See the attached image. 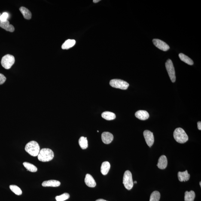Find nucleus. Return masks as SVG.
I'll return each instance as SVG.
<instances>
[{"mask_svg":"<svg viewBox=\"0 0 201 201\" xmlns=\"http://www.w3.org/2000/svg\"><path fill=\"white\" fill-rule=\"evenodd\" d=\"M54 157L53 152L49 148L41 149L38 155L39 161L43 162L50 161L53 159Z\"/></svg>","mask_w":201,"mask_h":201,"instance_id":"f257e3e1","label":"nucleus"},{"mask_svg":"<svg viewBox=\"0 0 201 201\" xmlns=\"http://www.w3.org/2000/svg\"><path fill=\"white\" fill-rule=\"evenodd\" d=\"M25 149L31 156H38L40 151V146L37 141H31L27 144Z\"/></svg>","mask_w":201,"mask_h":201,"instance_id":"f03ea898","label":"nucleus"},{"mask_svg":"<svg viewBox=\"0 0 201 201\" xmlns=\"http://www.w3.org/2000/svg\"><path fill=\"white\" fill-rule=\"evenodd\" d=\"M174 139L177 142L184 144L188 141V137L185 131L181 128H177L174 132Z\"/></svg>","mask_w":201,"mask_h":201,"instance_id":"7ed1b4c3","label":"nucleus"},{"mask_svg":"<svg viewBox=\"0 0 201 201\" xmlns=\"http://www.w3.org/2000/svg\"><path fill=\"white\" fill-rule=\"evenodd\" d=\"M123 184L128 190H130L133 187V181L130 171L129 170L125 171L123 176Z\"/></svg>","mask_w":201,"mask_h":201,"instance_id":"20e7f679","label":"nucleus"},{"mask_svg":"<svg viewBox=\"0 0 201 201\" xmlns=\"http://www.w3.org/2000/svg\"><path fill=\"white\" fill-rule=\"evenodd\" d=\"M15 62L14 57L13 55L7 54L1 59V63L2 66L6 69H10Z\"/></svg>","mask_w":201,"mask_h":201,"instance_id":"39448f33","label":"nucleus"},{"mask_svg":"<svg viewBox=\"0 0 201 201\" xmlns=\"http://www.w3.org/2000/svg\"><path fill=\"white\" fill-rule=\"evenodd\" d=\"M110 84L112 87L123 90H126L129 85L127 82L119 79H114L110 80Z\"/></svg>","mask_w":201,"mask_h":201,"instance_id":"423d86ee","label":"nucleus"},{"mask_svg":"<svg viewBox=\"0 0 201 201\" xmlns=\"http://www.w3.org/2000/svg\"><path fill=\"white\" fill-rule=\"evenodd\" d=\"M165 66L171 81L172 82H175L176 80L175 68L171 59H169L167 60L165 63Z\"/></svg>","mask_w":201,"mask_h":201,"instance_id":"0eeeda50","label":"nucleus"},{"mask_svg":"<svg viewBox=\"0 0 201 201\" xmlns=\"http://www.w3.org/2000/svg\"><path fill=\"white\" fill-rule=\"evenodd\" d=\"M152 41L153 44L156 47L163 51H167L170 48L169 46L166 43L162 40L158 39H154Z\"/></svg>","mask_w":201,"mask_h":201,"instance_id":"6e6552de","label":"nucleus"},{"mask_svg":"<svg viewBox=\"0 0 201 201\" xmlns=\"http://www.w3.org/2000/svg\"><path fill=\"white\" fill-rule=\"evenodd\" d=\"M144 135L146 143L149 147L153 145L154 142V135L153 133L148 130L144 131Z\"/></svg>","mask_w":201,"mask_h":201,"instance_id":"1a4fd4ad","label":"nucleus"},{"mask_svg":"<svg viewBox=\"0 0 201 201\" xmlns=\"http://www.w3.org/2000/svg\"><path fill=\"white\" fill-rule=\"evenodd\" d=\"M114 137L113 134L108 132H104L101 135L103 142L106 144H110L113 141Z\"/></svg>","mask_w":201,"mask_h":201,"instance_id":"9d476101","label":"nucleus"},{"mask_svg":"<svg viewBox=\"0 0 201 201\" xmlns=\"http://www.w3.org/2000/svg\"><path fill=\"white\" fill-rule=\"evenodd\" d=\"M168 165L167 159L165 155L161 156L158 159L157 165L158 168L159 169H163L166 168Z\"/></svg>","mask_w":201,"mask_h":201,"instance_id":"9b49d317","label":"nucleus"},{"mask_svg":"<svg viewBox=\"0 0 201 201\" xmlns=\"http://www.w3.org/2000/svg\"><path fill=\"white\" fill-rule=\"evenodd\" d=\"M1 15V14L0 13V16ZM0 27L5 30L10 32H13L15 31L14 27L13 25L10 24V22L8 20L5 22H3L0 20Z\"/></svg>","mask_w":201,"mask_h":201,"instance_id":"f8f14e48","label":"nucleus"},{"mask_svg":"<svg viewBox=\"0 0 201 201\" xmlns=\"http://www.w3.org/2000/svg\"><path fill=\"white\" fill-rule=\"evenodd\" d=\"M85 182L86 185L90 187H95L96 186V183L93 177L90 174H86L85 179Z\"/></svg>","mask_w":201,"mask_h":201,"instance_id":"ddd939ff","label":"nucleus"},{"mask_svg":"<svg viewBox=\"0 0 201 201\" xmlns=\"http://www.w3.org/2000/svg\"><path fill=\"white\" fill-rule=\"evenodd\" d=\"M135 115L137 118L141 120H145L149 117L148 113L144 110H139L137 111Z\"/></svg>","mask_w":201,"mask_h":201,"instance_id":"4468645a","label":"nucleus"},{"mask_svg":"<svg viewBox=\"0 0 201 201\" xmlns=\"http://www.w3.org/2000/svg\"><path fill=\"white\" fill-rule=\"evenodd\" d=\"M60 185V182L56 180H50L43 182L42 184L43 187H59Z\"/></svg>","mask_w":201,"mask_h":201,"instance_id":"2eb2a0df","label":"nucleus"},{"mask_svg":"<svg viewBox=\"0 0 201 201\" xmlns=\"http://www.w3.org/2000/svg\"><path fill=\"white\" fill-rule=\"evenodd\" d=\"M190 174L188 173L187 170L184 171V172H178V180L181 182H185L188 181L190 179Z\"/></svg>","mask_w":201,"mask_h":201,"instance_id":"dca6fc26","label":"nucleus"},{"mask_svg":"<svg viewBox=\"0 0 201 201\" xmlns=\"http://www.w3.org/2000/svg\"><path fill=\"white\" fill-rule=\"evenodd\" d=\"M110 168V164L108 161H105L103 162L101 165V172L102 175H106L108 173Z\"/></svg>","mask_w":201,"mask_h":201,"instance_id":"f3484780","label":"nucleus"},{"mask_svg":"<svg viewBox=\"0 0 201 201\" xmlns=\"http://www.w3.org/2000/svg\"><path fill=\"white\" fill-rule=\"evenodd\" d=\"M19 10L25 19L29 20L31 18L32 14L28 9L24 7H20Z\"/></svg>","mask_w":201,"mask_h":201,"instance_id":"a211bd4d","label":"nucleus"},{"mask_svg":"<svg viewBox=\"0 0 201 201\" xmlns=\"http://www.w3.org/2000/svg\"><path fill=\"white\" fill-rule=\"evenodd\" d=\"M103 118L107 120H114L116 117V114L110 111H105L101 115Z\"/></svg>","mask_w":201,"mask_h":201,"instance_id":"6ab92c4d","label":"nucleus"},{"mask_svg":"<svg viewBox=\"0 0 201 201\" xmlns=\"http://www.w3.org/2000/svg\"><path fill=\"white\" fill-rule=\"evenodd\" d=\"M76 41L74 40L68 39L67 40L65 43L63 44L62 48L63 49H68L72 47L75 45Z\"/></svg>","mask_w":201,"mask_h":201,"instance_id":"aec40b11","label":"nucleus"},{"mask_svg":"<svg viewBox=\"0 0 201 201\" xmlns=\"http://www.w3.org/2000/svg\"><path fill=\"white\" fill-rule=\"evenodd\" d=\"M195 197V192L193 191H191L190 192L186 191L185 193V201H194Z\"/></svg>","mask_w":201,"mask_h":201,"instance_id":"412c9836","label":"nucleus"},{"mask_svg":"<svg viewBox=\"0 0 201 201\" xmlns=\"http://www.w3.org/2000/svg\"><path fill=\"white\" fill-rule=\"evenodd\" d=\"M179 56L180 59H181V60L183 61L185 63H186L188 64V65H193L194 62L193 60L191 59L190 58H189L187 56H186V55L184 54L183 53H180L179 54Z\"/></svg>","mask_w":201,"mask_h":201,"instance_id":"4be33fe9","label":"nucleus"},{"mask_svg":"<svg viewBox=\"0 0 201 201\" xmlns=\"http://www.w3.org/2000/svg\"><path fill=\"white\" fill-rule=\"evenodd\" d=\"M79 144L80 147L82 149H85L88 147V141L87 138L84 137H80L79 140Z\"/></svg>","mask_w":201,"mask_h":201,"instance_id":"5701e85b","label":"nucleus"},{"mask_svg":"<svg viewBox=\"0 0 201 201\" xmlns=\"http://www.w3.org/2000/svg\"><path fill=\"white\" fill-rule=\"evenodd\" d=\"M24 166L27 169V171H30L31 172H36L37 171V168L35 165L27 162H24L23 164Z\"/></svg>","mask_w":201,"mask_h":201,"instance_id":"b1692460","label":"nucleus"},{"mask_svg":"<svg viewBox=\"0 0 201 201\" xmlns=\"http://www.w3.org/2000/svg\"><path fill=\"white\" fill-rule=\"evenodd\" d=\"M160 193L158 191H153L150 195L149 201H159L160 198Z\"/></svg>","mask_w":201,"mask_h":201,"instance_id":"393cba45","label":"nucleus"},{"mask_svg":"<svg viewBox=\"0 0 201 201\" xmlns=\"http://www.w3.org/2000/svg\"><path fill=\"white\" fill-rule=\"evenodd\" d=\"M10 188L12 191L15 194L19 196V195L22 194V191L20 188L19 187L17 186L14 185H10Z\"/></svg>","mask_w":201,"mask_h":201,"instance_id":"a878e982","label":"nucleus"},{"mask_svg":"<svg viewBox=\"0 0 201 201\" xmlns=\"http://www.w3.org/2000/svg\"><path fill=\"white\" fill-rule=\"evenodd\" d=\"M70 195L68 193H63L60 196H57L56 197V201H64L69 199Z\"/></svg>","mask_w":201,"mask_h":201,"instance_id":"bb28decb","label":"nucleus"},{"mask_svg":"<svg viewBox=\"0 0 201 201\" xmlns=\"http://www.w3.org/2000/svg\"><path fill=\"white\" fill-rule=\"evenodd\" d=\"M9 15L8 13H4L1 14V16H0V20L1 21L5 22L7 21V19L8 18Z\"/></svg>","mask_w":201,"mask_h":201,"instance_id":"cd10ccee","label":"nucleus"},{"mask_svg":"<svg viewBox=\"0 0 201 201\" xmlns=\"http://www.w3.org/2000/svg\"><path fill=\"white\" fill-rule=\"evenodd\" d=\"M6 77L4 74H0V85L3 84L6 80Z\"/></svg>","mask_w":201,"mask_h":201,"instance_id":"c85d7f7f","label":"nucleus"},{"mask_svg":"<svg viewBox=\"0 0 201 201\" xmlns=\"http://www.w3.org/2000/svg\"><path fill=\"white\" fill-rule=\"evenodd\" d=\"M197 127L198 129L199 130H201V121H199L197 123Z\"/></svg>","mask_w":201,"mask_h":201,"instance_id":"c756f323","label":"nucleus"},{"mask_svg":"<svg viewBox=\"0 0 201 201\" xmlns=\"http://www.w3.org/2000/svg\"><path fill=\"white\" fill-rule=\"evenodd\" d=\"M96 201H108L105 200L103 199H99L97 200Z\"/></svg>","mask_w":201,"mask_h":201,"instance_id":"7c9ffc66","label":"nucleus"},{"mask_svg":"<svg viewBox=\"0 0 201 201\" xmlns=\"http://www.w3.org/2000/svg\"><path fill=\"white\" fill-rule=\"evenodd\" d=\"M100 1V0H94L93 2L94 3H96L99 2Z\"/></svg>","mask_w":201,"mask_h":201,"instance_id":"2f4dec72","label":"nucleus"},{"mask_svg":"<svg viewBox=\"0 0 201 201\" xmlns=\"http://www.w3.org/2000/svg\"><path fill=\"white\" fill-rule=\"evenodd\" d=\"M137 183V181H134V182H133V183Z\"/></svg>","mask_w":201,"mask_h":201,"instance_id":"473e14b6","label":"nucleus"},{"mask_svg":"<svg viewBox=\"0 0 201 201\" xmlns=\"http://www.w3.org/2000/svg\"><path fill=\"white\" fill-rule=\"evenodd\" d=\"M200 187H201V182H200Z\"/></svg>","mask_w":201,"mask_h":201,"instance_id":"72a5a7b5","label":"nucleus"},{"mask_svg":"<svg viewBox=\"0 0 201 201\" xmlns=\"http://www.w3.org/2000/svg\"><path fill=\"white\" fill-rule=\"evenodd\" d=\"M97 132H99V131H97Z\"/></svg>","mask_w":201,"mask_h":201,"instance_id":"f704fd0d","label":"nucleus"}]
</instances>
